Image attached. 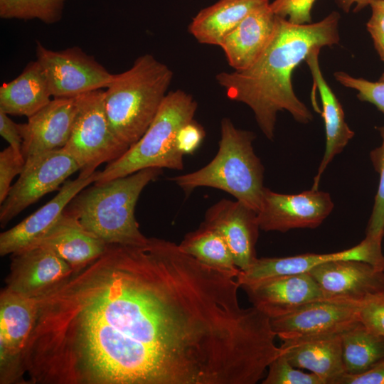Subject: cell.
Listing matches in <instances>:
<instances>
[{"mask_svg":"<svg viewBox=\"0 0 384 384\" xmlns=\"http://www.w3.org/2000/svg\"><path fill=\"white\" fill-rule=\"evenodd\" d=\"M205 135L203 127L192 119L178 130L176 136V146L183 156L192 154L201 146Z\"/></svg>","mask_w":384,"mask_h":384,"instance_id":"cell-34","label":"cell"},{"mask_svg":"<svg viewBox=\"0 0 384 384\" xmlns=\"http://www.w3.org/2000/svg\"><path fill=\"white\" fill-rule=\"evenodd\" d=\"M198 107L191 95L170 91L140 139L119 159L97 171L94 183H102L147 168L182 170L183 155L176 146L181 127L193 119Z\"/></svg>","mask_w":384,"mask_h":384,"instance_id":"cell-5","label":"cell"},{"mask_svg":"<svg viewBox=\"0 0 384 384\" xmlns=\"http://www.w3.org/2000/svg\"><path fill=\"white\" fill-rule=\"evenodd\" d=\"M51 97L42 67L33 60L18 76L0 87V110L28 118L48 105Z\"/></svg>","mask_w":384,"mask_h":384,"instance_id":"cell-23","label":"cell"},{"mask_svg":"<svg viewBox=\"0 0 384 384\" xmlns=\"http://www.w3.org/2000/svg\"><path fill=\"white\" fill-rule=\"evenodd\" d=\"M373 0H335L336 4L345 12H348L355 4L354 12H357L370 5Z\"/></svg>","mask_w":384,"mask_h":384,"instance_id":"cell-38","label":"cell"},{"mask_svg":"<svg viewBox=\"0 0 384 384\" xmlns=\"http://www.w3.org/2000/svg\"><path fill=\"white\" fill-rule=\"evenodd\" d=\"M75 97V118L63 149L77 162L81 174L91 175L101 164L119 159L128 148L116 138L110 128L102 89Z\"/></svg>","mask_w":384,"mask_h":384,"instance_id":"cell-6","label":"cell"},{"mask_svg":"<svg viewBox=\"0 0 384 384\" xmlns=\"http://www.w3.org/2000/svg\"><path fill=\"white\" fill-rule=\"evenodd\" d=\"M91 175L80 173L77 178L66 180L50 201L13 228L0 234V255L6 256L26 249L41 239L57 223L71 200L94 183Z\"/></svg>","mask_w":384,"mask_h":384,"instance_id":"cell-16","label":"cell"},{"mask_svg":"<svg viewBox=\"0 0 384 384\" xmlns=\"http://www.w3.org/2000/svg\"><path fill=\"white\" fill-rule=\"evenodd\" d=\"M359 318L368 331L384 337V292L368 295L361 301Z\"/></svg>","mask_w":384,"mask_h":384,"instance_id":"cell-32","label":"cell"},{"mask_svg":"<svg viewBox=\"0 0 384 384\" xmlns=\"http://www.w3.org/2000/svg\"><path fill=\"white\" fill-rule=\"evenodd\" d=\"M75 272L72 266L50 250L32 246L11 254L5 288L41 299Z\"/></svg>","mask_w":384,"mask_h":384,"instance_id":"cell-13","label":"cell"},{"mask_svg":"<svg viewBox=\"0 0 384 384\" xmlns=\"http://www.w3.org/2000/svg\"><path fill=\"white\" fill-rule=\"evenodd\" d=\"M341 336L345 374L365 373L384 361V337L370 332L361 322Z\"/></svg>","mask_w":384,"mask_h":384,"instance_id":"cell-25","label":"cell"},{"mask_svg":"<svg viewBox=\"0 0 384 384\" xmlns=\"http://www.w3.org/2000/svg\"><path fill=\"white\" fill-rule=\"evenodd\" d=\"M0 134L11 146L17 151H21L22 137L18 124L15 123L9 114L0 110Z\"/></svg>","mask_w":384,"mask_h":384,"instance_id":"cell-37","label":"cell"},{"mask_svg":"<svg viewBox=\"0 0 384 384\" xmlns=\"http://www.w3.org/2000/svg\"><path fill=\"white\" fill-rule=\"evenodd\" d=\"M203 223L223 238L240 270L248 268L257 258L260 228L253 209L237 200L221 199L208 208Z\"/></svg>","mask_w":384,"mask_h":384,"instance_id":"cell-14","label":"cell"},{"mask_svg":"<svg viewBox=\"0 0 384 384\" xmlns=\"http://www.w3.org/2000/svg\"><path fill=\"white\" fill-rule=\"evenodd\" d=\"M360 303L343 298L322 299L271 319V325L282 341L341 335L360 322Z\"/></svg>","mask_w":384,"mask_h":384,"instance_id":"cell-10","label":"cell"},{"mask_svg":"<svg viewBox=\"0 0 384 384\" xmlns=\"http://www.w3.org/2000/svg\"><path fill=\"white\" fill-rule=\"evenodd\" d=\"M32 246L50 250L77 272L100 256L107 244L85 229L75 216L64 211L52 228Z\"/></svg>","mask_w":384,"mask_h":384,"instance_id":"cell-20","label":"cell"},{"mask_svg":"<svg viewBox=\"0 0 384 384\" xmlns=\"http://www.w3.org/2000/svg\"><path fill=\"white\" fill-rule=\"evenodd\" d=\"M262 384H324L312 373H306L294 366L282 353L269 365Z\"/></svg>","mask_w":384,"mask_h":384,"instance_id":"cell-29","label":"cell"},{"mask_svg":"<svg viewBox=\"0 0 384 384\" xmlns=\"http://www.w3.org/2000/svg\"><path fill=\"white\" fill-rule=\"evenodd\" d=\"M320 48L311 50L305 59L312 78L314 87L319 92L322 117L326 130V148L324 156L314 179L311 189L318 190L322 174L334 157L341 153L348 142L354 136L345 120L342 106L324 78L319 62Z\"/></svg>","mask_w":384,"mask_h":384,"instance_id":"cell-22","label":"cell"},{"mask_svg":"<svg viewBox=\"0 0 384 384\" xmlns=\"http://www.w3.org/2000/svg\"><path fill=\"white\" fill-rule=\"evenodd\" d=\"M178 246L184 252L213 268L236 277L240 270L223 238L203 223L196 230L186 234Z\"/></svg>","mask_w":384,"mask_h":384,"instance_id":"cell-26","label":"cell"},{"mask_svg":"<svg viewBox=\"0 0 384 384\" xmlns=\"http://www.w3.org/2000/svg\"><path fill=\"white\" fill-rule=\"evenodd\" d=\"M255 134L238 129L227 117L220 122L218 150L203 167L171 178L186 193L198 187H210L232 195L257 213L264 191V168L256 156Z\"/></svg>","mask_w":384,"mask_h":384,"instance_id":"cell-4","label":"cell"},{"mask_svg":"<svg viewBox=\"0 0 384 384\" xmlns=\"http://www.w3.org/2000/svg\"><path fill=\"white\" fill-rule=\"evenodd\" d=\"M161 174V169L147 168L102 183H94L78 193L65 211L107 245L144 246L149 238L139 229L135 207L144 188Z\"/></svg>","mask_w":384,"mask_h":384,"instance_id":"cell-2","label":"cell"},{"mask_svg":"<svg viewBox=\"0 0 384 384\" xmlns=\"http://www.w3.org/2000/svg\"><path fill=\"white\" fill-rule=\"evenodd\" d=\"M370 7L372 14L367 23V29L380 58L384 62V10L373 5Z\"/></svg>","mask_w":384,"mask_h":384,"instance_id":"cell-35","label":"cell"},{"mask_svg":"<svg viewBox=\"0 0 384 384\" xmlns=\"http://www.w3.org/2000/svg\"><path fill=\"white\" fill-rule=\"evenodd\" d=\"M26 159L21 151L9 146L0 152V203L9 194L14 178L20 175L24 168Z\"/></svg>","mask_w":384,"mask_h":384,"instance_id":"cell-31","label":"cell"},{"mask_svg":"<svg viewBox=\"0 0 384 384\" xmlns=\"http://www.w3.org/2000/svg\"><path fill=\"white\" fill-rule=\"evenodd\" d=\"M250 302L270 320L327 297L309 272L275 277L241 287Z\"/></svg>","mask_w":384,"mask_h":384,"instance_id":"cell-15","label":"cell"},{"mask_svg":"<svg viewBox=\"0 0 384 384\" xmlns=\"http://www.w3.org/2000/svg\"><path fill=\"white\" fill-rule=\"evenodd\" d=\"M337 384H384V361L365 373L344 374Z\"/></svg>","mask_w":384,"mask_h":384,"instance_id":"cell-36","label":"cell"},{"mask_svg":"<svg viewBox=\"0 0 384 384\" xmlns=\"http://www.w3.org/2000/svg\"><path fill=\"white\" fill-rule=\"evenodd\" d=\"M380 80H384V72L381 75V77L380 78Z\"/></svg>","mask_w":384,"mask_h":384,"instance_id":"cell-40","label":"cell"},{"mask_svg":"<svg viewBox=\"0 0 384 384\" xmlns=\"http://www.w3.org/2000/svg\"><path fill=\"white\" fill-rule=\"evenodd\" d=\"M333 208L330 194L319 190L282 194L265 188L257 213L260 230L285 233L318 227Z\"/></svg>","mask_w":384,"mask_h":384,"instance_id":"cell-11","label":"cell"},{"mask_svg":"<svg viewBox=\"0 0 384 384\" xmlns=\"http://www.w3.org/2000/svg\"><path fill=\"white\" fill-rule=\"evenodd\" d=\"M275 27L270 3L250 12L219 45L230 66L237 71L250 67L269 44Z\"/></svg>","mask_w":384,"mask_h":384,"instance_id":"cell-19","label":"cell"},{"mask_svg":"<svg viewBox=\"0 0 384 384\" xmlns=\"http://www.w3.org/2000/svg\"><path fill=\"white\" fill-rule=\"evenodd\" d=\"M78 171V164L63 148L26 159L21 174L1 204V227L46 194L60 189Z\"/></svg>","mask_w":384,"mask_h":384,"instance_id":"cell-7","label":"cell"},{"mask_svg":"<svg viewBox=\"0 0 384 384\" xmlns=\"http://www.w3.org/2000/svg\"><path fill=\"white\" fill-rule=\"evenodd\" d=\"M36 56L54 98L75 97L107 88L114 78V74L78 46L52 50L37 41Z\"/></svg>","mask_w":384,"mask_h":384,"instance_id":"cell-8","label":"cell"},{"mask_svg":"<svg viewBox=\"0 0 384 384\" xmlns=\"http://www.w3.org/2000/svg\"><path fill=\"white\" fill-rule=\"evenodd\" d=\"M339 19L336 11L320 21L304 24L276 16L274 35L258 59L245 70L216 75L230 100L252 110L260 129L270 140L274 138L280 111H287L300 123L312 120L311 112L293 90L292 73L314 49L338 43Z\"/></svg>","mask_w":384,"mask_h":384,"instance_id":"cell-1","label":"cell"},{"mask_svg":"<svg viewBox=\"0 0 384 384\" xmlns=\"http://www.w3.org/2000/svg\"><path fill=\"white\" fill-rule=\"evenodd\" d=\"M269 3V0H219L193 17L188 31L200 43L219 46L250 12Z\"/></svg>","mask_w":384,"mask_h":384,"instance_id":"cell-24","label":"cell"},{"mask_svg":"<svg viewBox=\"0 0 384 384\" xmlns=\"http://www.w3.org/2000/svg\"><path fill=\"white\" fill-rule=\"evenodd\" d=\"M309 273L329 297L361 301L368 295L384 292V271L366 262L332 260Z\"/></svg>","mask_w":384,"mask_h":384,"instance_id":"cell-18","label":"cell"},{"mask_svg":"<svg viewBox=\"0 0 384 384\" xmlns=\"http://www.w3.org/2000/svg\"><path fill=\"white\" fill-rule=\"evenodd\" d=\"M370 5L378 6L384 10V0H373Z\"/></svg>","mask_w":384,"mask_h":384,"instance_id":"cell-39","label":"cell"},{"mask_svg":"<svg viewBox=\"0 0 384 384\" xmlns=\"http://www.w3.org/2000/svg\"><path fill=\"white\" fill-rule=\"evenodd\" d=\"M172 78L169 66L148 53L127 70L114 74L105 91V107L114 135L128 149L152 122Z\"/></svg>","mask_w":384,"mask_h":384,"instance_id":"cell-3","label":"cell"},{"mask_svg":"<svg viewBox=\"0 0 384 384\" xmlns=\"http://www.w3.org/2000/svg\"><path fill=\"white\" fill-rule=\"evenodd\" d=\"M280 346L294 366L309 370L324 384H337L346 373L341 335L284 341Z\"/></svg>","mask_w":384,"mask_h":384,"instance_id":"cell-21","label":"cell"},{"mask_svg":"<svg viewBox=\"0 0 384 384\" xmlns=\"http://www.w3.org/2000/svg\"><path fill=\"white\" fill-rule=\"evenodd\" d=\"M379 131L382 144L371 151L370 157L375 169L379 173L380 179L366 236L382 240L384 235V126L380 127Z\"/></svg>","mask_w":384,"mask_h":384,"instance_id":"cell-28","label":"cell"},{"mask_svg":"<svg viewBox=\"0 0 384 384\" xmlns=\"http://www.w3.org/2000/svg\"><path fill=\"white\" fill-rule=\"evenodd\" d=\"M382 240L366 238L345 250L327 254H304L284 257H261L247 269L240 270L237 280L240 288L264 279L287 274L309 272L317 265L332 260H356L384 271Z\"/></svg>","mask_w":384,"mask_h":384,"instance_id":"cell-12","label":"cell"},{"mask_svg":"<svg viewBox=\"0 0 384 384\" xmlns=\"http://www.w3.org/2000/svg\"><path fill=\"white\" fill-rule=\"evenodd\" d=\"M77 111L76 97L54 98L44 107L18 124L25 159L63 148L68 142Z\"/></svg>","mask_w":384,"mask_h":384,"instance_id":"cell-17","label":"cell"},{"mask_svg":"<svg viewBox=\"0 0 384 384\" xmlns=\"http://www.w3.org/2000/svg\"><path fill=\"white\" fill-rule=\"evenodd\" d=\"M334 77L340 84L355 90L361 100L374 105L384 112V80L373 82L362 78H355L343 71L336 72Z\"/></svg>","mask_w":384,"mask_h":384,"instance_id":"cell-30","label":"cell"},{"mask_svg":"<svg viewBox=\"0 0 384 384\" xmlns=\"http://www.w3.org/2000/svg\"><path fill=\"white\" fill-rule=\"evenodd\" d=\"M66 0H0L3 19H38L47 24L60 21Z\"/></svg>","mask_w":384,"mask_h":384,"instance_id":"cell-27","label":"cell"},{"mask_svg":"<svg viewBox=\"0 0 384 384\" xmlns=\"http://www.w3.org/2000/svg\"><path fill=\"white\" fill-rule=\"evenodd\" d=\"M39 301L6 288L1 291V384H26L23 353L36 323Z\"/></svg>","mask_w":384,"mask_h":384,"instance_id":"cell-9","label":"cell"},{"mask_svg":"<svg viewBox=\"0 0 384 384\" xmlns=\"http://www.w3.org/2000/svg\"><path fill=\"white\" fill-rule=\"evenodd\" d=\"M315 0H274L270 7L274 15L296 24L309 23Z\"/></svg>","mask_w":384,"mask_h":384,"instance_id":"cell-33","label":"cell"}]
</instances>
